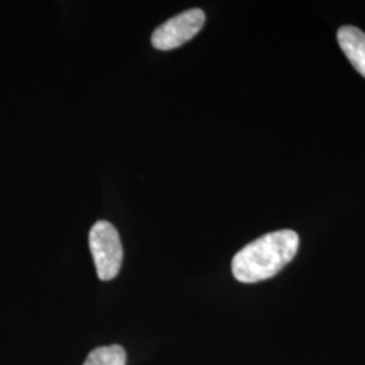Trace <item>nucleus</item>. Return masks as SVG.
I'll return each mask as SVG.
<instances>
[{
	"label": "nucleus",
	"instance_id": "nucleus-5",
	"mask_svg": "<svg viewBox=\"0 0 365 365\" xmlns=\"http://www.w3.org/2000/svg\"><path fill=\"white\" fill-rule=\"evenodd\" d=\"M83 365H126V352L120 345L93 349Z\"/></svg>",
	"mask_w": 365,
	"mask_h": 365
},
{
	"label": "nucleus",
	"instance_id": "nucleus-1",
	"mask_svg": "<svg viewBox=\"0 0 365 365\" xmlns=\"http://www.w3.org/2000/svg\"><path fill=\"white\" fill-rule=\"evenodd\" d=\"M299 248V235L294 230H277L262 235L241 249L232 261V271L241 283H257L274 277Z\"/></svg>",
	"mask_w": 365,
	"mask_h": 365
},
{
	"label": "nucleus",
	"instance_id": "nucleus-4",
	"mask_svg": "<svg viewBox=\"0 0 365 365\" xmlns=\"http://www.w3.org/2000/svg\"><path fill=\"white\" fill-rule=\"evenodd\" d=\"M341 51L354 69L365 78V33L359 27L342 26L337 31Z\"/></svg>",
	"mask_w": 365,
	"mask_h": 365
},
{
	"label": "nucleus",
	"instance_id": "nucleus-3",
	"mask_svg": "<svg viewBox=\"0 0 365 365\" xmlns=\"http://www.w3.org/2000/svg\"><path fill=\"white\" fill-rule=\"evenodd\" d=\"M206 15L192 9L168 19L152 34V45L158 51H172L194 38L205 25Z\"/></svg>",
	"mask_w": 365,
	"mask_h": 365
},
{
	"label": "nucleus",
	"instance_id": "nucleus-2",
	"mask_svg": "<svg viewBox=\"0 0 365 365\" xmlns=\"http://www.w3.org/2000/svg\"><path fill=\"white\" fill-rule=\"evenodd\" d=\"M90 249L101 280L117 277L123 260L122 242L118 230L107 221L96 222L90 232Z\"/></svg>",
	"mask_w": 365,
	"mask_h": 365
}]
</instances>
